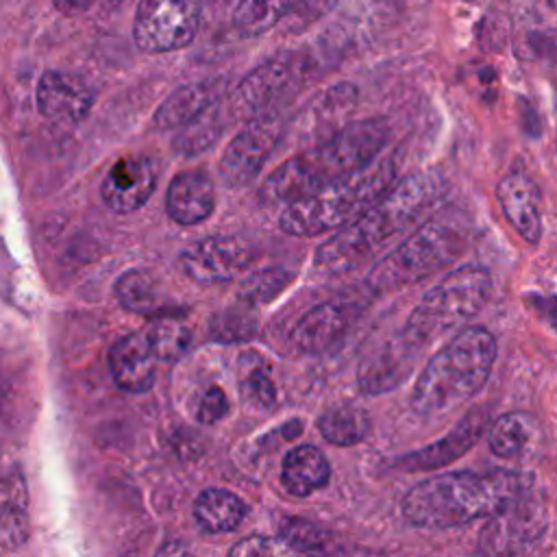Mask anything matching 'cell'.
<instances>
[{
	"label": "cell",
	"mask_w": 557,
	"mask_h": 557,
	"mask_svg": "<svg viewBox=\"0 0 557 557\" xmlns=\"http://www.w3.org/2000/svg\"><path fill=\"white\" fill-rule=\"evenodd\" d=\"M529 487L531 476L511 470L444 472L409 487L400 511L413 527L448 529L490 518Z\"/></svg>",
	"instance_id": "6da1fadb"
},
{
	"label": "cell",
	"mask_w": 557,
	"mask_h": 557,
	"mask_svg": "<svg viewBox=\"0 0 557 557\" xmlns=\"http://www.w3.org/2000/svg\"><path fill=\"white\" fill-rule=\"evenodd\" d=\"M435 196V181L426 174H409L374 200L366 211L335 228L318 246L313 268L320 274H342L361 265L389 237L407 228Z\"/></svg>",
	"instance_id": "7a4b0ae2"
},
{
	"label": "cell",
	"mask_w": 557,
	"mask_h": 557,
	"mask_svg": "<svg viewBox=\"0 0 557 557\" xmlns=\"http://www.w3.org/2000/svg\"><path fill=\"white\" fill-rule=\"evenodd\" d=\"M387 141V124L381 117L346 124L324 144L283 161L259 187V198L285 205L376 159Z\"/></svg>",
	"instance_id": "3957f363"
},
{
	"label": "cell",
	"mask_w": 557,
	"mask_h": 557,
	"mask_svg": "<svg viewBox=\"0 0 557 557\" xmlns=\"http://www.w3.org/2000/svg\"><path fill=\"white\" fill-rule=\"evenodd\" d=\"M494 359L496 339L487 329H461L422 368L411 392V409L433 416L470 400L487 383Z\"/></svg>",
	"instance_id": "277c9868"
},
{
	"label": "cell",
	"mask_w": 557,
	"mask_h": 557,
	"mask_svg": "<svg viewBox=\"0 0 557 557\" xmlns=\"http://www.w3.org/2000/svg\"><path fill=\"white\" fill-rule=\"evenodd\" d=\"M396 178L394 161L379 159L344 174L300 198L285 202L278 226L294 237H313L335 231L379 200Z\"/></svg>",
	"instance_id": "5b68a950"
},
{
	"label": "cell",
	"mask_w": 557,
	"mask_h": 557,
	"mask_svg": "<svg viewBox=\"0 0 557 557\" xmlns=\"http://www.w3.org/2000/svg\"><path fill=\"white\" fill-rule=\"evenodd\" d=\"M492 292L490 272L481 265H461L435 283L416 305L403 333L424 348L431 339L459 329L474 318Z\"/></svg>",
	"instance_id": "8992f818"
},
{
	"label": "cell",
	"mask_w": 557,
	"mask_h": 557,
	"mask_svg": "<svg viewBox=\"0 0 557 557\" xmlns=\"http://www.w3.org/2000/svg\"><path fill=\"white\" fill-rule=\"evenodd\" d=\"M461 250L463 242L453 228L440 222H426L372 265L366 285L374 294L407 287L448 265Z\"/></svg>",
	"instance_id": "52a82bcc"
},
{
	"label": "cell",
	"mask_w": 557,
	"mask_h": 557,
	"mask_svg": "<svg viewBox=\"0 0 557 557\" xmlns=\"http://www.w3.org/2000/svg\"><path fill=\"white\" fill-rule=\"evenodd\" d=\"M200 13V0H139L133 17V41L148 54L181 50L194 41Z\"/></svg>",
	"instance_id": "ba28073f"
},
{
	"label": "cell",
	"mask_w": 557,
	"mask_h": 557,
	"mask_svg": "<svg viewBox=\"0 0 557 557\" xmlns=\"http://www.w3.org/2000/svg\"><path fill=\"white\" fill-rule=\"evenodd\" d=\"M311 76V59L285 50L257 65L235 89L231 107L242 117L274 111V104L287 98Z\"/></svg>",
	"instance_id": "9c48e42d"
},
{
	"label": "cell",
	"mask_w": 557,
	"mask_h": 557,
	"mask_svg": "<svg viewBox=\"0 0 557 557\" xmlns=\"http://www.w3.org/2000/svg\"><path fill=\"white\" fill-rule=\"evenodd\" d=\"M281 141V117L263 111L248 117V124L228 141L220 159V176L231 187L248 185L265 165Z\"/></svg>",
	"instance_id": "30bf717a"
},
{
	"label": "cell",
	"mask_w": 557,
	"mask_h": 557,
	"mask_svg": "<svg viewBox=\"0 0 557 557\" xmlns=\"http://www.w3.org/2000/svg\"><path fill=\"white\" fill-rule=\"evenodd\" d=\"M531 490V487H529ZM522 492L509 505L492 513L481 531V553H520L535 544L546 531V507L542 498Z\"/></svg>",
	"instance_id": "8fae6325"
},
{
	"label": "cell",
	"mask_w": 557,
	"mask_h": 557,
	"mask_svg": "<svg viewBox=\"0 0 557 557\" xmlns=\"http://www.w3.org/2000/svg\"><path fill=\"white\" fill-rule=\"evenodd\" d=\"M252 259V248L239 237H205L181 252L183 272L202 285L235 278Z\"/></svg>",
	"instance_id": "7c38bea8"
},
{
	"label": "cell",
	"mask_w": 557,
	"mask_h": 557,
	"mask_svg": "<svg viewBox=\"0 0 557 557\" xmlns=\"http://www.w3.org/2000/svg\"><path fill=\"white\" fill-rule=\"evenodd\" d=\"M157 187V172L148 157H120L102 178L100 194L113 213H131L146 205Z\"/></svg>",
	"instance_id": "4fadbf2b"
},
{
	"label": "cell",
	"mask_w": 557,
	"mask_h": 557,
	"mask_svg": "<svg viewBox=\"0 0 557 557\" xmlns=\"http://www.w3.org/2000/svg\"><path fill=\"white\" fill-rule=\"evenodd\" d=\"M487 424H490L487 411L483 407H474L442 440L398 457L394 461V466L400 468L403 472L444 468V466L453 463L455 459H459L468 448H472L481 440V435L487 431Z\"/></svg>",
	"instance_id": "5bb4252c"
},
{
	"label": "cell",
	"mask_w": 557,
	"mask_h": 557,
	"mask_svg": "<svg viewBox=\"0 0 557 557\" xmlns=\"http://www.w3.org/2000/svg\"><path fill=\"white\" fill-rule=\"evenodd\" d=\"M420 350L422 348L413 344L403 331L387 339L379 350L361 361L357 376L361 392L376 396L394 389L409 376Z\"/></svg>",
	"instance_id": "9a60e30c"
},
{
	"label": "cell",
	"mask_w": 557,
	"mask_h": 557,
	"mask_svg": "<svg viewBox=\"0 0 557 557\" xmlns=\"http://www.w3.org/2000/svg\"><path fill=\"white\" fill-rule=\"evenodd\" d=\"M496 198L509 224L529 244L542 237V198L535 181L522 172L513 170L500 178L496 185Z\"/></svg>",
	"instance_id": "2e32d148"
},
{
	"label": "cell",
	"mask_w": 557,
	"mask_h": 557,
	"mask_svg": "<svg viewBox=\"0 0 557 557\" xmlns=\"http://www.w3.org/2000/svg\"><path fill=\"white\" fill-rule=\"evenodd\" d=\"M355 309L344 302H322L298 318L292 329L296 348L309 355H322L339 346L346 337Z\"/></svg>",
	"instance_id": "e0dca14e"
},
{
	"label": "cell",
	"mask_w": 557,
	"mask_h": 557,
	"mask_svg": "<svg viewBox=\"0 0 557 557\" xmlns=\"http://www.w3.org/2000/svg\"><path fill=\"white\" fill-rule=\"evenodd\" d=\"M37 109L50 120L81 122L87 117L94 104V91L81 78L48 70L37 83Z\"/></svg>",
	"instance_id": "ac0fdd59"
},
{
	"label": "cell",
	"mask_w": 557,
	"mask_h": 557,
	"mask_svg": "<svg viewBox=\"0 0 557 557\" xmlns=\"http://www.w3.org/2000/svg\"><path fill=\"white\" fill-rule=\"evenodd\" d=\"M109 370L117 387L141 394L148 392L157 374V357L146 339L144 329L120 337L109 350Z\"/></svg>",
	"instance_id": "d6986e66"
},
{
	"label": "cell",
	"mask_w": 557,
	"mask_h": 557,
	"mask_svg": "<svg viewBox=\"0 0 557 557\" xmlns=\"http://www.w3.org/2000/svg\"><path fill=\"white\" fill-rule=\"evenodd\" d=\"M215 207V187L211 176L196 168L181 172L168 187L165 209L168 215L183 226H194L207 220Z\"/></svg>",
	"instance_id": "ffe728a7"
},
{
	"label": "cell",
	"mask_w": 557,
	"mask_h": 557,
	"mask_svg": "<svg viewBox=\"0 0 557 557\" xmlns=\"http://www.w3.org/2000/svg\"><path fill=\"white\" fill-rule=\"evenodd\" d=\"M224 81H198L174 89L154 111V124L163 131L181 128L220 100Z\"/></svg>",
	"instance_id": "44dd1931"
},
{
	"label": "cell",
	"mask_w": 557,
	"mask_h": 557,
	"mask_svg": "<svg viewBox=\"0 0 557 557\" xmlns=\"http://www.w3.org/2000/svg\"><path fill=\"white\" fill-rule=\"evenodd\" d=\"M115 296L120 305L133 313L161 318L174 315L176 311V305L170 300L159 278L141 268H133L115 281Z\"/></svg>",
	"instance_id": "7402d4cb"
},
{
	"label": "cell",
	"mask_w": 557,
	"mask_h": 557,
	"mask_svg": "<svg viewBox=\"0 0 557 557\" xmlns=\"http://www.w3.org/2000/svg\"><path fill=\"white\" fill-rule=\"evenodd\" d=\"M28 537V490L20 470L0 476V548L13 550Z\"/></svg>",
	"instance_id": "603a6c76"
},
{
	"label": "cell",
	"mask_w": 557,
	"mask_h": 557,
	"mask_svg": "<svg viewBox=\"0 0 557 557\" xmlns=\"http://www.w3.org/2000/svg\"><path fill=\"white\" fill-rule=\"evenodd\" d=\"M331 479V466L324 453L311 444L292 448L283 457L281 481L292 496H309L313 490H320Z\"/></svg>",
	"instance_id": "cb8c5ba5"
},
{
	"label": "cell",
	"mask_w": 557,
	"mask_h": 557,
	"mask_svg": "<svg viewBox=\"0 0 557 557\" xmlns=\"http://www.w3.org/2000/svg\"><path fill=\"white\" fill-rule=\"evenodd\" d=\"M244 516V500L224 487H207L194 503L196 524L207 533H228L239 527Z\"/></svg>",
	"instance_id": "d4e9b609"
},
{
	"label": "cell",
	"mask_w": 557,
	"mask_h": 557,
	"mask_svg": "<svg viewBox=\"0 0 557 557\" xmlns=\"http://www.w3.org/2000/svg\"><path fill=\"white\" fill-rule=\"evenodd\" d=\"M540 437V424L531 413L511 411L500 416L487 433L490 450L503 459H520Z\"/></svg>",
	"instance_id": "484cf974"
},
{
	"label": "cell",
	"mask_w": 557,
	"mask_h": 557,
	"mask_svg": "<svg viewBox=\"0 0 557 557\" xmlns=\"http://www.w3.org/2000/svg\"><path fill=\"white\" fill-rule=\"evenodd\" d=\"M305 0H237L233 26L242 37H259L294 13Z\"/></svg>",
	"instance_id": "4316f807"
},
{
	"label": "cell",
	"mask_w": 557,
	"mask_h": 557,
	"mask_svg": "<svg viewBox=\"0 0 557 557\" xmlns=\"http://www.w3.org/2000/svg\"><path fill=\"white\" fill-rule=\"evenodd\" d=\"M318 429L326 442L335 446H352L368 437L370 416L359 405H337L320 416Z\"/></svg>",
	"instance_id": "83f0119b"
},
{
	"label": "cell",
	"mask_w": 557,
	"mask_h": 557,
	"mask_svg": "<svg viewBox=\"0 0 557 557\" xmlns=\"http://www.w3.org/2000/svg\"><path fill=\"white\" fill-rule=\"evenodd\" d=\"M157 361H178L191 342V331L174 315H161L144 329Z\"/></svg>",
	"instance_id": "f1b7e54d"
},
{
	"label": "cell",
	"mask_w": 557,
	"mask_h": 557,
	"mask_svg": "<svg viewBox=\"0 0 557 557\" xmlns=\"http://www.w3.org/2000/svg\"><path fill=\"white\" fill-rule=\"evenodd\" d=\"M220 133H222L220 111H218V102H213L191 122L181 126V133L176 135V141H172V148L181 154H196L209 148L220 137Z\"/></svg>",
	"instance_id": "f546056e"
},
{
	"label": "cell",
	"mask_w": 557,
	"mask_h": 557,
	"mask_svg": "<svg viewBox=\"0 0 557 557\" xmlns=\"http://www.w3.org/2000/svg\"><path fill=\"white\" fill-rule=\"evenodd\" d=\"M292 283V274L283 268H265L248 274L239 285V300L244 305H265L274 300L287 285Z\"/></svg>",
	"instance_id": "4dcf8cb0"
},
{
	"label": "cell",
	"mask_w": 557,
	"mask_h": 557,
	"mask_svg": "<svg viewBox=\"0 0 557 557\" xmlns=\"http://www.w3.org/2000/svg\"><path fill=\"white\" fill-rule=\"evenodd\" d=\"M278 537L294 553H331L333 537L318 524L302 518H285L278 529Z\"/></svg>",
	"instance_id": "1f68e13d"
},
{
	"label": "cell",
	"mask_w": 557,
	"mask_h": 557,
	"mask_svg": "<svg viewBox=\"0 0 557 557\" xmlns=\"http://www.w3.org/2000/svg\"><path fill=\"white\" fill-rule=\"evenodd\" d=\"M239 392H242V398L246 400V405H250L259 411H268L276 403V385H274L270 372L261 363L242 376Z\"/></svg>",
	"instance_id": "d6a6232c"
},
{
	"label": "cell",
	"mask_w": 557,
	"mask_h": 557,
	"mask_svg": "<svg viewBox=\"0 0 557 557\" xmlns=\"http://www.w3.org/2000/svg\"><path fill=\"white\" fill-rule=\"evenodd\" d=\"M209 331L218 342H242L255 335V320L244 311L228 309L213 315Z\"/></svg>",
	"instance_id": "836d02e7"
},
{
	"label": "cell",
	"mask_w": 557,
	"mask_h": 557,
	"mask_svg": "<svg viewBox=\"0 0 557 557\" xmlns=\"http://www.w3.org/2000/svg\"><path fill=\"white\" fill-rule=\"evenodd\" d=\"M228 413V400L224 396V392L213 385L209 387L202 398L198 400V407H196V420L200 424H213L218 422L220 418H224Z\"/></svg>",
	"instance_id": "e575fe53"
},
{
	"label": "cell",
	"mask_w": 557,
	"mask_h": 557,
	"mask_svg": "<svg viewBox=\"0 0 557 557\" xmlns=\"http://www.w3.org/2000/svg\"><path fill=\"white\" fill-rule=\"evenodd\" d=\"M294 553L281 537L272 540L265 535H250L231 548V555H289Z\"/></svg>",
	"instance_id": "d590c367"
},
{
	"label": "cell",
	"mask_w": 557,
	"mask_h": 557,
	"mask_svg": "<svg viewBox=\"0 0 557 557\" xmlns=\"http://www.w3.org/2000/svg\"><path fill=\"white\" fill-rule=\"evenodd\" d=\"M52 4L63 15H78L89 11L96 4V0H52Z\"/></svg>",
	"instance_id": "8d00e7d4"
},
{
	"label": "cell",
	"mask_w": 557,
	"mask_h": 557,
	"mask_svg": "<svg viewBox=\"0 0 557 557\" xmlns=\"http://www.w3.org/2000/svg\"><path fill=\"white\" fill-rule=\"evenodd\" d=\"M468 2H470V0H468Z\"/></svg>",
	"instance_id": "74e56055"
}]
</instances>
